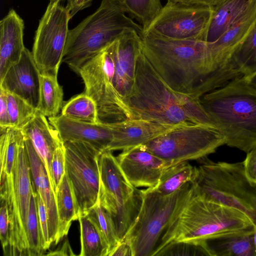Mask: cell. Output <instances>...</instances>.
I'll return each instance as SVG.
<instances>
[{
    "instance_id": "obj_48",
    "label": "cell",
    "mask_w": 256,
    "mask_h": 256,
    "mask_svg": "<svg viewBox=\"0 0 256 256\" xmlns=\"http://www.w3.org/2000/svg\"><path fill=\"white\" fill-rule=\"evenodd\" d=\"M244 76L250 84L256 88V72L248 76Z\"/></svg>"
},
{
    "instance_id": "obj_36",
    "label": "cell",
    "mask_w": 256,
    "mask_h": 256,
    "mask_svg": "<svg viewBox=\"0 0 256 256\" xmlns=\"http://www.w3.org/2000/svg\"><path fill=\"white\" fill-rule=\"evenodd\" d=\"M10 128L22 130L34 118L37 109L21 98L6 92Z\"/></svg>"
},
{
    "instance_id": "obj_32",
    "label": "cell",
    "mask_w": 256,
    "mask_h": 256,
    "mask_svg": "<svg viewBox=\"0 0 256 256\" xmlns=\"http://www.w3.org/2000/svg\"><path fill=\"white\" fill-rule=\"evenodd\" d=\"M61 114L78 122L99 123L94 102L84 92L75 96L63 104Z\"/></svg>"
},
{
    "instance_id": "obj_9",
    "label": "cell",
    "mask_w": 256,
    "mask_h": 256,
    "mask_svg": "<svg viewBox=\"0 0 256 256\" xmlns=\"http://www.w3.org/2000/svg\"><path fill=\"white\" fill-rule=\"evenodd\" d=\"M109 45L88 60L78 72L84 84V93L96 104L99 123L107 125L132 120L115 87L114 64Z\"/></svg>"
},
{
    "instance_id": "obj_39",
    "label": "cell",
    "mask_w": 256,
    "mask_h": 256,
    "mask_svg": "<svg viewBox=\"0 0 256 256\" xmlns=\"http://www.w3.org/2000/svg\"><path fill=\"white\" fill-rule=\"evenodd\" d=\"M50 168L53 188L56 196L58 187L65 173L66 160L64 144L58 147L54 151Z\"/></svg>"
},
{
    "instance_id": "obj_10",
    "label": "cell",
    "mask_w": 256,
    "mask_h": 256,
    "mask_svg": "<svg viewBox=\"0 0 256 256\" xmlns=\"http://www.w3.org/2000/svg\"><path fill=\"white\" fill-rule=\"evenodd\" d=\"M224 144V138L217 129L192 124L177 126L142 145L171 166L198 160Z\"/></svg>"
},
{
    "instance_id": "obj_22",
    "label": "cell",
    "mask_w": 256,
    "mask_h": 256,
    "mask_svg": "<svg viewBox=\"0 0 256 256\" xmlns=\"http://www.w3.org/2000/svg\"><path fill=\"white\" fill-rule=\"evenodd\" d=\"M24 28L23 20L14 9L0 22V80L8 68L18 62L26 48Z\"/></svg>"
},
{
    "instance_id": "obj_2",
    "label": "cell",
    "mask_w": 256,
    "mask_h": 256,
    "mask_svg": "<svg viewBox=\"0 0 256 256\" xmlns=\"http://www.w3.org/2000/svg\"><path fill=\"white\" fill-rule=\"evenodd\" d=\"M200 101L226 144L246 153L256 146V88L244 76L206 94Z\"/></svg>"
},
{
    "instance_id": "obj_20",
    "label": "cell",
    "mask_w": 256,
    "mask_h": 256,
    "mask_svg": "<svg viewBox=\"0 0 256 256\" xmlns=\"http://www.w3.org/2000/svg\"><path fill=\"white\" fill-rule=\"evenodd\" d=\"M108 126L113 134V140L108 149L110 151L124 150L144 144L178 126L140 119L124 120Z\"/></svg>"
},
{
    "instance_id": "obj_44",
    "label": "cell",
    "mask_w": 256,
    "mask_h": 256,
    "mask_svg": "<svg viewBox=\"0 0 256 256\" xmlns=\"http://www.w3.org/2000/svg\"><path fill=\"white\" fill-rule=\"evenodd\" d=\"M65 6L67 10L70 19L78 12L87 8L92 5L93 0H66Z\"/></svg>"
},
{
    "instance_id": "obj_17",
    "label": "cell",
    "mask_w": 256,
    "mask_h": 256,
    "mask_svg": "<svg viewBox=\"0 0 256 256\" xmlns=\"http://www.w3.org/2000/svg\"><path fill=\"white\" fill-rule=\"evenodd\" d=\"M114 64V85L124 100L130 93L135 79L136 60L142 51V36L130 30L109 45Z\"/></svg>"
},
{
    "instance_id": "obj_31",
    "label": "cell",
    "mask_w": 256,
    "mask_h": 256,
    "mask_svg": "<svg viewBox=\"0 0 256 256\" xmlns=\"http://www.w3.org/2000/svg\"><path fill=\"white\" fill-rule=\"evenodd\" d=\"M84 216L97 228L108 246V256H110L122 242L118 236L112 216L98 201Z\"/></svg>"
},
{
    "instance_id": "obj_18",
    "label": "cell",
    "mask_w": 256,
    "mask_h": 256,
    "mask_svg": "<svg viewBox=\"0 0 256 256\" xmlns=\"http://www.w3.org/2000/svg\"><path fill=\"white\" fill-rule=\"evenodd\" d=\"M40 74L32 52L25 48L18 62L11 66L0 80V88L21 98L37 109Z\"/></svg>"
},
{
    "instance_id": "obj_30",
    "label": "cell",
    "mask_w": 256,
    "mask_h": 256,
    "mask_svg": "<svg viewBox=\"0 0 256 256\" xmlns=\"http://www.w3.org/2000/svg\"><path fill=\"white\" fill-rule=\"evenodd\" d=\"M196 171V166H193L188 161L171 166L164 170L158 184L152 189L163 195H170L186 184L192 182Z\"/></svg>"
},
{
    "instance_id": "obj_15",
    "label": "cell",
    "mask_w": 256,
    "mask_h": 256,
    "mask_svg": "<svg viewBox=\"0 0 256 256\" xmlns=\"http://www.w3.org/2000/svg\"><path fill=\"white\" fill-rule=\"evenodd\" d=\"M256 22V0L216 40L208 42L218 80L225 84L236 78L228 62L232 52L246 37Z\"/></svg>"
},
{
    "instance_id": "obj_1",
    "label": "cell",
    "mask_w": 256,
    "mask_h": 256,
    "mask_svg": "<svg viewBox=\"0 0 256 256\" xmlns=\"http://www.w3.org/2000/svg\"><path fill=\"white\" fill-rule=\"evenodd\" d=\"M142 50L160 76L176 92L200 98L220 88L207 42L173 40L145 32Z\"/></svg>"
},
{
    "instance_id": "obj_28",
    "label": "cell",
    "mask_w": 256,
    "mask_h": 256,
    "mask_svg": "<svg viewBox=\"0 0 256 256\" xmlns=\"http://www.w3.org/2000/svg\"><path fill=\"white\" fill-rule=\"evenodd\" d=\"M228 64L238 77L248 76L256 72V22L232 52Z\"/></svg>"
},
{
    "instance_id": "obj_3",
    "label": "cell",
    "mask_w": 256,
    "mask_h": 256,
    "mask_svg": "<svg viewBox=\"0 0 256 256\" xmlns=\"http://www.w3.org/2000/svg\"><path fill=\"white\" fill-rule=\"evenodd\" d=\"M254 226L242 212L194 193L166 228L153 256L178 242H200L218 236L246 230Z\"/></svg>"
},
{
    "instance_id": "obj_38",
    "label": "cell",
    "mask_w": 256,
    "mask_h": 256,
    "mask_svg": "<svg viewBox=\"0 0 256 256\" xmlns=\"http://www.w3.org/2000/svg\"><path fill=\"white\" fill-rule=\"evenodd\" d=\"M158 256H210L205 241L172 243L162 249Z\"/></svg>"
},
{
    "instance_id": "obj_46",
    "label": "cell",
    "mask_w": 256,
    "mask_h": 256,
    "mask_svg": "<svg viewBox=\"0 0 256 256\" xmlns=\"http://www.w3.org/2000/svg\"><path fill=\"white\" fill-rule=\"evenodd\" d=\"M226 0H167V1L179 2L190 4L204 5L212 8L220 4Z\"/></svg>"
},
{
    "instance_id": "obj_37",
    "label": "cell",
    "mask_w": 256,
    "mask_h": 256,
    "mask_svg": "<svg viewBox=\"0 0 256 256\" xmlns=\"http://www.w3.org/2000/svg\"><path fill=\"white\" fill-rule=\"evenodd\" d=\"M178 92L180 106L192 123L216 129L213 120L203 107L200 98L192 94Z\"/></svg>"
},
{
    "instance_id": "obj_29",
    "label": "cell",
    "mask_w": 256,
    "mask_h": 256,
    "mask_svg": "<svg viewBox=\"0 0 256 256\" xmlns=\"http://www.w3.org/2000/svg\"><path fill=\"white\" fill-rule=\"evenodd\" d=\"M57 76L41 74L40 100L37 110L46 117L58 115L63 106L64 92Z\"/></svg>"
},
{
    "instance_id": "obj_40",
    "label": "cell",
    "mask_w": 256,
    "mask_h": 256,
    "mask_svg": "<svg viewBox=\"0 0 256 256\" xmlns=\"http://www.w3.org/2000/svg\"><path fill=\"white\" fill-rule=\"evenodd\" d=\"M0 240L4 256H10V220L8 202L0 198Z\"/></svg>"
},
{
    "instance_id": "obj_47",
    "label": "cell",
    "mask_w": 256,
    "mask_h": 256,
    "mask_svg": "<svg viewBox=\"0 0 256 256\" xmlns=\"http://www.w3.org/2000/svg\"><path fill=\"white\" fill-rule=\"evenodd\" d=\"M112 256H132L130 248L126 243L122 241L112 252Z\"/></svg>"
},
{
    "instance_id": "obj_14",
    "label": "cell",
    "mask_w": 256,
    "mask_h": 256,
    "mask_svg": "<svg viewBox=\"0 0 256 256\" xmlns=\"http://www.w3.org/2000/svg\"><path fill=\"white\" fill-rule=\"evenodd\" d=\"M33 192L24 137L20 143L14 168V188L7 202L10 220V256H28L27 219Z\"/></svg>"
},
{
    "instance_id": "obj_45",
    "label": "cell",
    "mask_w": 256,
    "mask_h": 256,
    "mask_svg": "<svg viewBox=\"0 0 256 256\" xmlns=\"http://www.w3.org/2000/svg\"><path fill=\"white\" fill-rule=\"evenodd\" d=\"M47 256H74L70 248L68 240L66 238L62 244L54 251L46 254Z\"/></svg>"
},
{
    "instance_id": "obj_26",
    "label": "cell",
    "mask_w": 256,
    "mask_h": 256,
    "mask_svg": "<svg viewBox=\"0 0 256 256\" xmlns=\"http://www.w3.org/2000/svg\"><path fill=\"white\" fill-rule=\"evenodd\" d=\"M254 0H226L214 8L206 37L212 42L224 34Z\"/></svg>"
},
{
    "instance_id": "obj_19",
    "label": "cell",
    "mask_w": 256,
    "mask_h": 256,
    "mask_svg": "<svg viewBox=\"0 0 256 256\" xmlns=\"http://www.w3.org/2000/svg\"><path fill=\"white\" fill-rule=\"evenodd\" d=\"M48 120L57 130L63 142L76 140L85 142L103 152L108 150L113 140L112 130L107 124L74 120L61 114L49 117Z\"/></svg>"
},
{
    "instance_id": "obj_43",
    "label": "cell",
    "mask_w": 256,
    "mask_h": 256,
    "mask_svg": "<svg viewBox=\"0 0 256 256\" xmlns=\"http://www.w3.org/2000/svg\"><path fill=\"white\" fill-rule=\"evenodd\" d=\"M0 130L10 128L6 92L2 88H0Z\"/></svg>"
},
{
    "instance_id": "obj_23",
    "label": "cell",
    "mask_w": 256,
    "mask_h": 256,
    "mask_svg": "<svg viewBox=\"0 0 256 256\" xmlns=\"http://www.w3.org/2000/svg\"><path fill=\"white\" fill-rule=\"evenodd\" d=\"M22 131L30 138L41 158L53 188L50 168L52 155L55 150L64 144L57 130L48 122L46 116L37 110L34 118Z\"/></svg>"
},
{
    "instance_id": "obj_8",
    "label": "cell",
    "mask_w": 256,
    "mask_h": 256,
    "mask_svg": "<svg viewBox=\"0 0 256 256\" xmlns=\"http://www.w3.org/2000/svg\"><path fill=\"white\" fill-rule=\"evenodd\" d=\"M100 188L98 201L112 216L122 241L136 220L142 199V190L133 186L112 151L98 158Z\"/></svg>"
},
{
    "instance_id": "obj_24",
    "label": "cell",
    "mask_w": 256,
    "mask_h": 256,
    "mask_svg": "<svg viewBox=\"0 0 256 256\" xmlns=\"http://www.w3.org/2000/svg\"><path fill=\"white\" fill-rule=\"evenodd\" d=\"M210 256H256L254 226L218 236L204 240Z\"/></svg>"
},
{
    "instance_id": "obj_7",
    "label": "cell",
    "mask_w": 256,
    "mask_h": 256,
    "mask_svg": "<svg viewBox=\"0 0 256 256\" xmlns=\"http://www.w3.org/2000/svg\"><path fill=\"white\" fill-rule=\"evenodd\" d=\"M198 160L192 182L196 194L240 210L256 226V182L246 176L242 162Z\"/></svg>"
},
{
    "instance_id": "obj_33",
    "label": "cell",
    "mask_w": 256,
    "mask_h": 256,
    "mask_svg": "<svg viewBox=\"0 0 256 256\" xmlns=\"http://www.w3.org/2000/svg\"><path fill=\"white\" fill-rule=\"evenodd\" d=\"M80 224V256H108V246L93 223L85 216L78 219Z\"/></svg>"
},
{
    "instance_id": "obj_13",
    "label": "cell",
    "mask_w": 256,
    "mask_h": 256,
    "mask_svg": "<svg viewBox=\"0 0 256 256\" xmlns=\"http://www.w3.org/2000/svg\"><path fill=\"white\" fill-rule=\"evenodd\" d=\"M212 14V8L204 5L167 1L142 34L152 32L173 40L206 42Z\"/></svg>"
},
{
    "instance_id": "obj_49",
    "label": "cell",
    "mask_w": 256,
    "mask_h": 256,
    "mask_svg": "<svg viewBox=\"0 0 256 256\" xmlns=\"http://www.w3.org/2000/svg\"><path fill=\"white\" fill-rule=\"evenodd\" d=\"M254 245L256 254V226H254Z\"/></svg>"
},
{
    "instance_id": "obj_4",
    "label": "cell",
    "mask_w": 256,
    "mask_h": 256,
    "mask_svg": "<svg viewBox=\"0 0 256 256\" xmlns=\"http://www.w3.org/2000/svg\"><path fill=\"white\" fill-rule=\"evenodd\" d=\"M124 0H102L92 14L70 30L62 62L78 74L90 59L130 30L142 26L127 16Z\"/></svg>"
},
{
    "instance_id": "obj_21",
    "label": "cell",
    "mask_w": 256,
    "mask_h": 256,
    "mask_svg": "<svg viewBox=\"0 0 256 256\" xmlns=\"http://www.w3.org/2000/svg\"><path fill=\"white\" fill-rule=\"evenodd\" d=\"M24 137L33 190L40 194L46 206L49 240L52 245L55 242L58 224L56 194L51 185L45 166L30 138L25 134Z\"/></svg>"
},
{
    "instance_id": "obj_16",
    "label": "cell",
    "mask_w": 256,
    "mask_h": 256,
    "mask_svg": "<svg viewBox=\"0 0 256 256\" xmlns=\"http://www.w3.org/2000/svg\"><path fill=\"white\" fill-rule=\"evenodd\" d=\"M116 159L124 176L134 187L154 188L170 166L143 145L122 150Z\"/></svg>"
},
{
    "instance_id": "obj_6",
    "label": "cell",
    "mask_w": 256,
    "mask_h": 256,
    "mask_svg": "<svg viewBox=\"0 0 256 256\" xmlns=\"http://www.w3.org/2000/svg\"><path fill=\"white\" fill-rule=\"evenodd\" d=\"M124 101L132 120L173 126L192 124L180 106L178 92L166 84L142 51L136 60L132 90Z\"/></svg>"
},
{
    "instance_id": "obj_34",
    "label": "cell",
    "mask_w": 256,
    "mask_h": 256,
    "mask_svg": "<svg viewBox=\"0 0 256 256\" xmlns=\"http://www.w3.org/2000/svg\"><path fill=\"white\" fill-rule=\"evenodd\" d=\"M26 228L28 256L44 255L46 250L44 247L38 218L36 200L34 190L30 202Z\"/></svg>"
},
{
    "instance_id": "obj_42",
    "label": "cell",
    "mask_w": 256,
    "mask_h": 256,
    "mask_svg": "<svg viewBox=\"0 0 256 256\" xmlns=\"http://www.w3.org/2000/svg\"><path fill=\"white\" fill-rule=\"evenodd\" d=\"M246 154L245 160L242 162L244 173L250 181L256 182V146Z\"/></svg>"
},
{
    "instance_id": "obj_5",
    "label": "cell",
    "mask_w": 256,
    "mask_h": 256,
    "mask_svg": "<svg viewBox=\"0 0 256 256\" xmlns=\"http://www.w3.org/2000/svg\"><path fill=\"white\" fill-rule=\"evenodd\" d=\"M138 214L122 241L130 248L132 256H152L166 228L194 193L192 182L170 195L151 188L142 190Z\"/></svg>"
},
{
    "instance_id": "obj_50",
    "label": "cell",
    "mask_w": 256,
    "mask_h": 256,
    "mask_svg": "<svg viewBox=\"0 0 256 256\" xmlns=\"http://www.w3.org/2000/svg\"><path fill=\"white\" fill-rule=\"evenodd\" d=\"M56 0H50V2H54Z\"/></svg>"
},
{
    "instance_id": "obj_12",
    "label": "cell",
    "mask_w": 256,
    "mask_h": 256,
    "mask_svg": "<svg viewBox=\"0 0 256 256\" xmlns=\"http://www.w3.org/2000/svg\"><path fill=\"white\" fill-rule=\"evenodd\" d=\"M60 0L50 2L36 32L32 54L40 74L58 76L70 20Z\"/></svg>"
},
{
    "instance_id": "obj_35",
    "label": "cell",
    "mask_w": 256,
    "mask_h": 256,
    "mask_svg": "<svg viewBox=\"0 0 256 256\" xmlns=\"http://www.w3.org/2000/svg\"><path fill=\"white\" fill-rule=\"evenodd\" d=\"M132 18L138 22L142 32L148 27L162 8L160 0H124Z\"/></svg>"
},
{
    "instance_id": "obj_11",
    "label": "cell",
    "mask_w": 256,
    "mask_h": 256,
    "mask_svg": "<svg viewBox=\"0 0 256 256\" xmlns=\"http://www.w3.org/2000/svg\"><path fill=\"white\" fill-rule=\"evenodd\" d=\"M64 146L65 172L80 216L98 201L100 188L98 158L102 152L82 141H66Z\"/></svg>"
},
{
    "instance_id": "obj_25",
    "label": "cell",
    "mask_w": 256,
    "mask_h": 256,
    "mask_svg": "<svg viewBox=\"0 0 256 256\" xmlns=\"http://www.w3.org/2000/svg\"><path fill=\"white\" fill-rule=\"evenodd\" d=\"M0 138L1 194L13 190L14 168L20 143L24 137L22 130L12 128L2 130Z\"/></svg>"
},
{
    "instance_id": "obj_27",
    "label": "cell",
    "mask_w": 256,
    "mask_h": 256,
    "mask_svg": "<svg viewBox=\"0 0 256 256\" xmlns=\"http://www.w3.org/2000/svg\"><path fill=\"white\" fill-rule=\"evenodd\" d=\"M58 228L54 244H57L68 232L72 221L80 214L68 178L65 172L56 192Z\"/></svg>"
},
{
    "instance_id": "obj_41",
    "label": "cell",
    "mask_w": 256,
    "mask_h": 256,
    "mask_svg": "<svg viewBox=\"0 0 256 256\" xmlns=\"http://www.w3.org/2000/svg\"><path fill=\"white\" fill-rule=\"evenodd\" d=\"M34 192L36 200L38 218L43 240L44 247L46 251L51 246L49 240L47 212L44 204L40 194L34 190Z\"/></svg>"
}]
</instances>
